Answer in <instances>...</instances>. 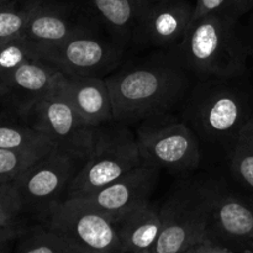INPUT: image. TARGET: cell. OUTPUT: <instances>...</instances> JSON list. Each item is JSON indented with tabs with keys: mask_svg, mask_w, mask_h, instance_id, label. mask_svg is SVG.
Here are the masks:
<instances>
[{
	"mask_svg": "<svg viewBox=\"0 0 253 253\" xmlns=\"http://www.w3.org/2000/svg\"><path fill=\"white\" fill-rule=\"evenodd\" d=\"M189 77L173 51L126 62L105 78L114 120L128 125L170 114L184 104L192 89Z\"/></svg>",
	"mask_w": 253,
	"mask_h": 253,
	"instance_id": "1",
	"label": "cell"
},
{
	"mask_svg": "<svg viewBox=\"0 0 253 253\" xmlns=\"http://www.w3.org/2000/svg\"><path fill=\"white\" fill-rule=\"evenodd\" d=\"M172 51L197 81L241 78L251 54L239 21L215 14L193 20Z\"/></svg>",
	"mask_w": 253,
	"mask_h": 253,
	"instance_id": "2",
	"label": "cell"
},
{
	"mask_svg": "<svg viewBox=\"0 0 253 253\" xmlns=\"http://www.w3.org/2000/svg\"><path fill=\"white\" fill-rule=\"evenodd\" d=\"M237 79L198 81L182 109V119L200 141L227 151L253 119L250 95Z\"/></svg>",
	"mask_w": 253,
	"mask_h": 253,
	"instance_id": "3",
	"label": "cell"
},
{
	"mask_svg": "<svg viewBox=\"0 0 253 253\" xmlns=\"http://www.w3.org/2000/svg\"><path fill=\"white\" fill-rule=\"evenodd\" d=\"M160 208V235L152 253H187L205 240L214 182L183 180Z\"/></svg>",
	"mask_w": 253,
	"mask_h": 253,
	"instance_id": "4",
	"label": "cell"
},
{
	"mask_svg": "<svg viewBox=\"0 0 253 253\" xmlns=\"http://www.w3.org/2000/svg\"><path fill=\"white\" fill-rule=\"evenodd\" d=\"M143 163L136 133L127 124L99 126L95 145L69 187L66 198L85 197L118 180Z\"/></svg>",
	"mask_w": 253,
	"mask_h": 253,
	"instance_id": "5",
	"label": "cell"
},
{
	"mask_svg": "<svg viewBox=\"0 0 253 253\" xmlns=\"http://www.w3.org/2000/svg\"><path fill=\"white\" fill-rule=\"evenodd\" d=\"M136 138L143 162L160 170L187 174L199 167V137L173 113L143 120L136 131Z\"/></svg>",
	"mask_w": 253,
	"mask_h": 253,
	"instance_id": "6",
	"label": "cell"
},
{
	"mask_svg": "<svg viewBox=\"0 0 253 253\" xmlns=\"http://www.w3.org/2000/svg\"><path fill=\"white\" fill-rule=\"evenodd\" d=\"M21 116L43 133L52 150L68 155L84 165L93 151L99 126L86 123L67 99L61 85Z\"/></svg>",
	"mask_w": 253,
	"mask_h": 253,
	"instance_id": "7",
	"label": "cell"
},
{
	"mask_svg": "<svg viewBox=\"0 0 253 253\" xmlns=\"http://www.w3.org/2000/svg\"><path fill=\"white\" fill-rule=\"evenodd\" d=\"M74 253H124L115 222L81 198L54 205L43 222Z\"/></svg>",
	"mask_w": 253,
	"mask_h": 253,
	"instance_id": "8",
	"label": "cell"
},
{
	"mask_svg": "<svg viewBox=\"0 0 253 253\" xmlns=\"http://www.w3.org/2000/svg\"><path fill=\"white\" fill-rule=\"evenodd\" d=\"M126 46L98 25L72 35L57 46L46 49L37 58L47 62L66 76H110L120 66Z\"/></svg>",
	"mask_w": 253,
	"mask_h": 253,
	"instance_id": "9",
	"label": "cell"
},
{
	"mask_svg": "<svg viewBox=\"0 0 253 253\" xmlns=\"http://www.w3.org/2000/svg\"><path fill=\"white\" fill-rule=\"evenodd\" d=\"M82 166L56 150L35 161L14 180L25 215L36 220V224H43L52 208L66 199Z\"/></svg>",
	"mask_w": 253,
	"mask_h": 253,
	"instance_id": "10",
	"label": "cell"
},
{
	"mask_svg": "<svg viewBox=\"0 0 253 253\" xmlns=\"http://www.w3.org/2000/svg\"><path fill=\"white\" fill-rule=\"evenodd\" d=\"M205 240L235 253L253 252V194L214 182Z\"/></svg>",
	"mask_w": 253,
	"mask_h": 253,
	"instance_id": "11",
	"label": "cell"
},
{
	"mask_svg": "<svg viewBox=\"0 0 253 253\" xmlns=\"http://www.w3.org/2000/svg\"><path fill=\"white\" fill-rule=\"evenodd\" d=\"M95 25L90 17L71 5L39 0L21 39L37 58L40 53L62 43L72 35Z\"/></svg>",
	"mask_w": 253,
	"mask_h": 253,
	"instance_id": "12",
	"label": "cell"
},
{
	"mask_svg": "<svg viewBox=\"0 0 253 253\" xmlns=\"http://www.w3.org/2000/svg\"><path fill=\"white\" fill-rule=\"evenodd\" d=\"M160 169L141 163L111 184L81 198L89 207L103 212L113 221L126 212L148 203L157 185Z\"/></svg>",
	"mask_w": 253,
	"mask_h": 253,
	"instance_id": "13",
	"label": "cell"
},
{
	"mask_svg": "<svg viewBox=\"0 0 253 253\" xmlns=\"http://www.w3.org/2000/svg\"><path fill=\"white\" fill-rule=\"evenodd\" d=\"M64 77L66 74L47 62L31 58L0 78V98L17 115H24L58 89Z\"/></svg>",
	"mask_w": 253,
	"mask_h": 253,
	"instance_id": "14",
	"label": "cell"
},
{
	"mask_svg": "<svg viewBox=\"0 0 253 253\" xmlns=\"http://www.w3.org/2000/svg\"><path fill=\"white\" fill-rule=\"evenodd\" d=\"M194 5L188 0L151 1L133 41L155 47L174 48L192 24Z\"/></svg>",
	"mask_w": 253,
	"mask_h": 253,
	"instance_id": "15",
	"label": "cell"
},
{
	"mask_svg": "<svg viewBox=\"0 0 253 253\" xmlns=\"http://www.w3.org/2000/svg\"><path fill=\"white\" fill-rule=\"evenodd\" d=\"M61 90L90 125L101 126L114 120L113 100L105 78L66 76Z\"/></svg>",
	"mask_w": 253,
	"mask_h": 253,
	"instance_id": "16",
	"label": "cell"
},
{
	"mask_svg": "<svg viewBox=\"0 0 253 253\" xmlns=\"http://www.w3.org/2000/svg\"><path fill=\"white\" fill-rule=\"evenodd\" d=\"M91 14L109 35L127 47L133 41L145 11L146 0H86Z\"/></svg>",
	"mask_w": 253,
	"mask_h": 253,
	"instance_id": "17",
	"label": "cell"
},
{
	"mask_svg": "<svg viewBox=\"0 0 253 253\" xmlns=\"http://www.w3.org/2000/svg\"><path fill=\"white\" fill-rule=\"evenodd\" d=\"M114 222L124 253L152 251L162 226L160 208L151 202L126 212Z\"/></svg>",
	"mask_w": 253,
	"mask_h": 253,
	"instance_id": "18",
	"label": "cell"
},
{
	"mask_svg": "<svg viewBox=\"0 0 253 253\" xmlns=\"http://www.w3.org/2000/svg\"><path fill=\"white\" fill-rule=\"evenodd\" d=\"M0 148L46 155L52 150V145L43 133L21 118L19 123L0 120Z\"/></svg>",
	"mask_w": 253,
	"mask_h": 253,
	"instance_id": "19",
	"label": "cell"
},
{
	"mask_svg": "<svg viewBox=\"0 0 253 253\" xmlns=\"http://www.w3.org/2000/svg\"><path fill=\"white\" fill-rule=\"evenodd\" d=\"M227 155L232 177L253 194V119L245 126Z\"/></svg>",
	"mask_w": 253,
	"mask_h": 253,
	"instance_id": "20",
	"label": "cell"
},
{
	"mask_svg": "<svg viewBox=\"0 0 253 253\" xmlns=\"http://www.w3.org/2000/svg\"><path fill=\"white\" fill-rule=\"evenodd\" d=\"M16 241L15 253H74L58 235L43 224L29 226Z\"/></svg>",
	"mask_w": 253,
	"mask_h": 253,
	"instance_id": "21",
	"label": "cell"
},
{
	"mask_svg": "<svg viewBox=\"0 0 253 253\" xmlns=\"http://www.w3.org/2000/svg\"><path fill=\"white\" fill-rule=\"evenodd\" d=\"M39 0H9L0 5V43L21 39Z\"/></svg>",
	"mask_w": 253,
	"mask_h": 253,
	"instance_id": "22",
	"label": "cell"
},
{
	"mask_svg": "<svg viewBox=\"0 0 253 253\" xmlns=\"http://www.w3.org/2000/svg\"><path fill=\"white\" fill-rule=\"evenodd\" d=\"M21 198L14 182L0 185V229L27 227Z\"/></svg>",
	"mask_w": 253,
	"mask_h": 253,
	"instance_id": "23",
	"label": "cell"
},
{
	"mask_svg": "<svg viewBox=\"0 0 253 253\" xmlns=\"http://www.w3.org/2000/svg\"><path fill=\"white\" fill-rule=\"evenodd\" d=\"M252 9L253 0H197L192 21L210 14L239 21L240 17Z\"/></svg>",
	"mask_w": 253,
	"mask_h": 253,
	"instance_id": "24",
	"label": "cell"
},
{
	"mask_svg": "<svg viewBox=\"0 0 253 253\" xmlns=\"http://www.w3.org/2000/svg\"><path fill=\"white\" fill-rule=\"evenodd\" d=\"M43 155L0 148V185L11 183Z\"/></svg>",
	"mask_w": 253,
	"mask_h": 253,
	"instance_id": "25",
	"label": "cell"
},
{
	"mask_svg": "<svg viewBox=\"0 0 253 253\" xmlns=\"http://www.w3.org/2000/svg\"><path fill=\"white\" fill-rule=\"evenodd\" d=\"M36 58L22 39L0 43V78L9 74L24 62Z\"/></svg>",
	"mask_w": 253,
	"mask_h": 253,
	"instance_id": "26",
	"label": "cell"
},
{
	"mask_svg": "<svg viewBox=\"0 0 253 253\" xmlns=\"http://www.w3.org/2000/svg\"><path fill=\"white\" fill-rule=\"evenodd\" d=\"M29 227V226H27ZM27 227H15V229H0V251L10 244L16 241L17 237L27 229Z\"/></svg>",
	"mask_w": 253,
	"mask_h": 253,
	"instance_id": "27",
	"label": "cell"
},
{
	"mask_svg": "<svg viewBox=\"0 0 253 253\" xmlns=\"http://www.w3.org/2000/svg\"><path fill=\"white\" fill-rule=\"evenodd\" d=\"M187 253H235V252L230 251V250L226 249V247L219 246V245H215L212 244V242L204 240L203 242L198 244L197 246L190 249Z\"/></svg>",
	"mask_w": 253,
	"mask_h": 253,
	"instance_id": "28",
	"label": "cell"
},
{
	"mask_svg": "<svg viewBox=\"0 0 253 253\" xmlns=\"http://www.w3.org/2000/svg\"><path fill=\"white\" fill-rule=\"evenodd\" d=\"M249 47H250V52L253 53V37H252V41H249Z\"/></svg>",
	"mask_w": 253,
	"mask_h": 253,
	"instance_id": "29",
	"label": "cell"
},
{
	"mask_svg": "<svg viewBox=\"0 0 253 253\" xmlns=\"http://www.w3.org/2000/svg\"><path fill=\"white\" fill-rule=\"evenodd\" d=\"M0 253H10V246L5 247L4 250H1V251H0Z\"/></svg>",
	"mask_w": 253,
	"mask_h": 253,
	"instance_id": "30",
	"label": "cell"
},
{
	"mask_svg": "<svg viewBox=\"0 0 253 253\" xmlns=\"http://www.w3.org/2000/svg\"><path fill=\"white\" fill-rule=\"evenodd\" d=\"M6 1H9V0H0V5L4 4V2H6Z\"/></svg>",
	"mask_w": 253,
	"mask_h": 253,
	"instance_id": "31",
	"label": "cell"
},
{
	"mask_svg": "<svg viewBox=\"0 0 253 253\" xmlns=\"http://www.w3.org/2000/svg\"><path fill=\"white\" fill-rule=\"evenodd\" d=\"M146 1H161V0H146Z\"/></svg>",
	"mask_w": 253,
	"mask_h": 253,
	"instance_id": "32",
	"label": "cell"
},
{
	"mask_svg": "<svg viewBox=\"0 0 253 253\" xmlns=\"http://www.w3.org/2000/svg\"><path fill=\"white\" fill-rule=\"evenodd\" d=\"M140 253H152L151 251H143V252H140Z\"/></svg>",
	"mask_w": 253,
	"mask_h": 253,
	"instance_id": "33",
	"label": "cell"
},
{
	"mask_svg": "<svg viewBox=\"0 0 253 253\" xmlns=\"http://www.w3.org/2000/svg\"><path fill=\"white\" fill-rule=\"evenodd\" d=\"M245 253H253L252 251H247V252H245Z\"/></svg>",
	"mask_w": 253,
	"mask_h": 253,
	"instance_id": "34",
	"label": "cell"
}]
</instances>
